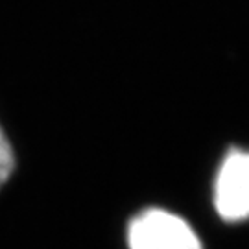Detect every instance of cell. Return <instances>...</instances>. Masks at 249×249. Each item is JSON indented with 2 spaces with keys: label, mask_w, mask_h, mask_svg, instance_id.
Returning <instances> with one entry per match:
<instances>
[{
  "label": "cell",
  "mask_w": 249,
  "mask_h": 249,
  "mask_svg": "<svg viewBox=\"0 0 249 249\" xmlns=\"http://www.w3.org/2000/svg\"><path fill=\"white\" fill-rule=\"evenodd\" d=\"M129 249H203L196 231L181 216L162 209L137 214L127 229Z\"/></svg>",
  "instance_id": "1"
},
{
  "label": "cell",
  "mask_w": 249,
  "mask_h": 249,
  "mask_svg": "<svg viewBox=\"0 0 249 249\" xmlns=\"http://www.w3.org/2000/svg\"><path fill=\"white\" fill-rule=\"evenodd\" d=\"M214 207L225 222L249 218V151L232 150L225 155L214 183Z\"/></svg>",
  "instance_id": "2"
},
{
  "label": "cell",
  "mask_w": 249,
  "mask_h": 249,
  "mask_svg": "<svg viewBox=\"0 0 249 249\" xmlns=\"http://www.w3.org/2000/svg\"><path fill=\"white\" fill-rule=\"evenodd\" d=\"M13 168H15V155H13L8 137L0 125V188L8 183V179L13 174Z\"/></svg>",
  "instance_id": "3"
}]
</instances>
